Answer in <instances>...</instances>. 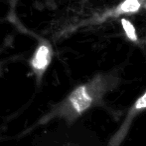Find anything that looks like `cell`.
<instances>
[{
  "mask_svg": "<svg viewBox=\"0 0 146 146\" xmlns=\"http://www.w3.org/2000/svg\"><path fill=\"white\" fill-rule=\"evenodd\" d=\"M119 83V76L115 71L96 74L86 83L76 87L60 103L47 113L40 124L47 123L53 118H62L69 124L75 122L90 109L104 104V97L113 90Z\"/></svg>",
  "mask_w": 146,
  "mask_h": 146,
  "instance_id": "6da1fadb",
  "label": "cell"
},
{
  "mask_svg": "<svg viewBox=\"0 0 146 146\" xmlns=\"http://www.w3.org/2000/svg\"><path fill=\"white\" fill-rule=\"evenodd\" d=\"M146 111V91L143 94H141L131 105L129 110L127 111V114L125 116L123 122L117 129V131L114 133L110 138L108 146H120L125 137L127 136L129 132V129L131 127L133 120L136 118L137 116L141 114V113Z\"/></svg>",
  "mask_w": 146,
  "mask_h": 146,
  "instance_id": "7a4b0ae2",
  "label": "cell"
},
{
  "mask_svg": "<svg viewBox=\"0 0 146 146\" xmlns=\"http://www.w3.org/2000/svg\"><path fill=\"white\" fill-rule=\"evenodd\" d=\"M54 50L50 42L46 39L40 40L30 60V67L32 72L36 76L38 83L42 81L43 76L52 62Z\"/></svg>",
  "mask_w": 146,
  "mask_h": 146,
  "instance_id": "3957f363",
  "label": "cell"
},
{
  "mask_svg": "<svg viewBox=\"0 0 146 146\" xmlns=\"http://www.w3.org/2000/svg\"><path fill=\"white\" fill-rule=\"evenodd\" d=\"M144 6V1L140 0H127L122 3H119L115 7L111 9L106 10L104 13L100 15L94 20V24L102 23V22L108 20L110 18H116L121 15H130V14H135L139 12Z\"/></svg>",
  "mask_w": 146,
  "mask_h": 146,
  "instance_id": "277c9868",
  "label": "cell"
},
{
  "mask_svg": "<svg viewBox=\"0 0 146 146\" xmlns=\"http://www.w3.org/2000/svg\"><path fill=\"white\" fill-rule=\"evenodd\" d=\"M121 25H122L123 29L125 31V34L128 37L129 40L133 41V42H137L138 41V37L136 35V31H135L134 26L132 25V23L129 20H126L124 18L121 19Z\"/></svg>",
  "mask_w": 146,
  "mask_h": 146,
  "instance_id": "5b68a950",
  "label": "cell"
},
{
  "mask_svg": "<svg viewBox=\"0 0 146 146\" xmlns=\"http://www.w3.org/2000/svg\"><path fill=\"white\" fill-rule=\"evenodd\" d=\"M144 8L146 9V2H144Z\"/></svg>",
  "mask_w": 146,
  "mask_h": 146,
  "instance_id": "8992f818",
  "label": "cell"
}]
</instances>
